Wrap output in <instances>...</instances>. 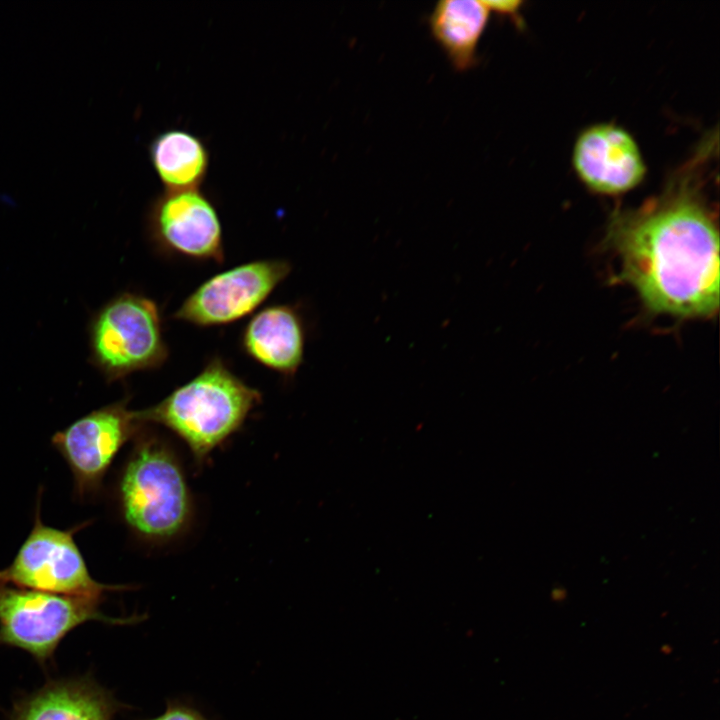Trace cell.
<instances>
[{"label":"cell","instance_id":"cell-9","mask_svg":"<svg viewBox=\"0 0 720 720\" xmlns=\"http://www.w3.org/2000/svg\"><path fill=\"white\" fill-rule=\"evenodd\" d=\"M146 226L152 243L164 254L201 262L224 260L217 209L200 189L159 194L148 209Z\"/></svg>","mask_w":720,"mask_h":720},{"label":"cell","instance_id":"cell-13","mask_svg":"<svg viewBox=\"0 0 720 720\" xmlns=\"http://www.w3.org/2000/svg\"><path fill=\"white\" fill-rule=\"evenodd\" d=\"M489 16L484 1L443 0L435 5L429 20L431 33L456 70H468L476 63Z\"/></svg>","mask_w":720,"mask_h":720},{"label":"cell","instance_id":"cell-5","mask_svg":"<svg viewBox=\"0 0 720 720\" xmlns=\"http://www.w3.org/2000/svg\"><path fill=\"white\" fill-rule=\"evenodd\" d=\"M91 361L109 380L160 368L169 355L157 303L125 292L107 302L90 326Z\"/></svg>","mask_w":720,"mask_h":720},{"label":"cell","instance_id":"cell-1","mask_svg":"<svg viewBox=\"0 0 720 720\" xmlns=\"http://www.w3.org/2000/svg\"><path fill=\"white\" fill-rule=\"evenodd\" d=\"M715 136L659 194L610 216L605 243L619 259L618 279L654 315L706 319L718 312L719 229L706 190Z\"/></svg>","mask_w":720,"mask_h":720},{"label":"cell","instance_id":"cell-7","mask_svg":"<svg viewBox=\"0 0 720 720\" xmlns=\"http://www.w3.org/2000/svg\"><path fill=\"white\" fill-rule=\"evenodd\" d=\"M128 401L94 410L53 435L52 445L69 466L79 498L99 491L121 448L141 431L143 424Z\"/></svg>","mask_w":720,"mask_h":720},{"label":"cell","instance_id":"cell-10","mask_svg":"<svg viewBox=\"0 0 720 720\" xmlns=\"http://www.w3.org/2000/svg\"><path fill=\"white\" fill-rule=\"evenodd\" d=\"M573 169L591 192L605 196L627 193L642 183L647 166L635 138L614 123H596L577 136Z\"/></svg>","mask_w":720,"mask_h":720},{"label":"cell","instance_id":"cell-6","mask_svg":"<svg viewBox=\"0 0 720 720\" xmlns=\"http://www.w3.org/2000/svg\"><path fill=\"white\" fill-rule=\"evenodd\" d=\"M88 522L67 530L42 522L39 504L31 532L9 566L0 570V583L41 592L102 601L111 591L126 585H108L89 573L74 535Z\"/></svg>","mask_w":720,"mask_h":720},{"label":"cell","instance_id":"cell-4","mask_svg":"<svg viewBox=\"0 0 720 720\" xmlns=\"http://www.w3.org/2000/svg\"><path fill=\"white\" fill-rule=\"evenodd\" d=\"M101 602L0 583V646L21 649L46 666L61 641L88 621L123 625L143 619L109 617L100 611Z\"/></svg>","mask_w":720,"mask_h":720},{"label":"cell","instance_id":"cell-14","mask_svg":"<svg viewBox=\"0 0 720 720\" xmlns=\"http://www.w3.org/2000/svg\"><path fill=\"white\" fill-rule=\"evenodd\" d=\"M149 159L167 191L200 189L209 168V152L196 135L168 129L156 135L148 148Z\"/></svg>","mask_w":720,"mask_h":720},{"label":"cell","instance_id":"cell-12","mask_svg":"<svg viewBox=\"0 0 720 720\" xmlns=\"http://www.w3.org/2000/svg\"><path fill=\"white\" fill-rule=\"evenodd\" d=\"M121 707L89 676L55 679L21 698L8 720H112Z\"/></svg>","mask_w":720,"mask_h":720},{"label":"cell","instance_id":"cell-16","mask_svg":"<svg viewBox=\"0 0 720 720\" xmlns=\"http://www.w3.org/2000/svg\"><path fill=\"white\" fill-rule=\"evenodd\" d=\"M488 9L500 14L516 16L520 10L521 1H484Z\"/></svg>","mask_w":720,"mask_h":720},{"label":"cell","instance_id":"cell-3","mask_svg":"<svg viewBox=\"0 0 720 720\" xmlns=\"http://www.w3.org/2000/svg\"><path fill=\"white\" fill-rule=\"evenodd\" d=\"M118 497L127 526L139 537L164 541L180 534L191 516L188 487L168 445L140 433L119 479Z\"/></svg>","mask_w":720,"mask_h":720},{"label":"cell","instance_id":"cell-15","mask_svg":"<svg viewBox=\"0 0 720 720\" xmlns=\"http://www.w3.org/2000/svg\"><path fill=\"white\" fill-rule=\"evenodd\" d=\"M149 720H207L192 707L179 702L169 703L159 716Z\"/></svg>","mask_w":720,"mask_h":720},{"label":"cell","instance_id":"cell-2","mask_svg":"<svg viewBox=\"0 0 720 720\" xmlns=\"http://www.w3.org/2000/svg\"><path fill=\"white\" fill-rule=\"evenodd\" d=\"M261 399L260 391L215 356L192 379L137 415L143 425L158 424L175 433L201 464L239 430Z\"/></svg>","mask_w":720,"mask_h":720},{"label":"cell","instance_id":"cell-8","mask_svg":"<svg viewBox=\"0 0 720 720\" xmlns=\"http://www.w3.org/2000/svg\"><path fill=\"white\" fill-rule=\"evenodd\" d=\"M290 272L291 264L283 259L234 266L201 283L172 318L198 327L234 323L254 312Z\"/></svg>","mask_w":720,"mask_h":720},{"label":"cell","instance_id":"cell-11","mask_svg":"<svg viewBox=\"0 0 720 720\" xmlns=\"http://www.w3.org/2000/svg\"><path fill=\"white\" fill-rule=\"evenodd\" d=\"M240 345L260 365L282 376L293 377L304 360L306 327L296 306H267L244 327Z\"/></svg>","mask_w":720,"mask_h":720}]
</instances>
